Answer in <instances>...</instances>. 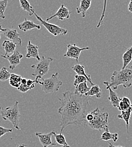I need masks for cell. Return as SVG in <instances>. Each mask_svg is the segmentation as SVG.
<instances>
[{
  "instance_id": "1",
  "label": "cell",
  "mask_w": 132,
  "mask_h": 147,
  "mask_svg": "<svg viewBox=\"0 0 132 147\" xmlns=\"http://www.w3.org/2000/svg\"><path fill=\"white\" fill-rule=\"evenodd\" d=\"M63 98H59L60 107L58 113L61 115L60 133L70 125L80 126L85 121L89 101L92 97L76 94L70 90L63 93Z\"/></svg>"
},
{
  "instance_id": "2",
  "label": "cell",
  "mask_w": 132,
  "mask_h": 147,
  "mask_svg": "<svg viewBox=\"0 0 132 147\" xmlns=\"http://www.w3.org/2000/svg\"><path fill=\"white\" fill-rule=\"evenodd\" d=\"M113 90H116L122 85L125 88H129L132 85V70L129 67L115 71L111 78V82H105Z\"/></svg>"
},
{
  "instance_id": "3",
  "label": "cell",
  "mask_w": 132,
  "mask_h": 147,
  "mask_svg": "<svg viewBox=\"0 0 132 147\" xmlns=\"http://www.w3.org/2000/svg\"><path fill=\"white\" fill-rule=\"evenodd\" d=\"M93 115V118L92 121L86 122V124L92 129H96L102 132V130L105 131H109L108 126L109 113H102L99 108H96L95 110L91 111Z\"/></svg>"
},
{
  "instance_id": "4",
  "label": "cell",
  "mask_w": 132,
  "mask_h": 147,
  "mask_svg": "<svg viewBox=\"0 0 132 147\" xmlns=\"http://www.w3.org/2000/svg\"><path fill=\"white\" fill-rule=\"evenodd\" d=\"M19 102L17 101L14 105L11 107H0V115L3 121H10L14 127L20 129L19 127V119L21 117L19 110Z\"/></svg>"
},
{
  "instance_id": "5",
  "label": "cell",
  "mask_w": 132,
  "mask_h": 147,
  "mask_svg": "<svg viewBox=\"0 0 132 147\" xmlns=\"http://www.w3.org/2000/svg\"><path fill=\"white\" fill-rule=\"evenodd\" d=\"M58 73L53 74L50 78H41L38 82V84L41 87V90L45 93H53L59 91L63 85V82L58 78Z\"/></svg>"
},
{
  "instance_id": "6",
  "label": "cell",
  "mask_w": 132,
  "mask_h": 147,
  "mask_svg": "<svg viewBox=\"0 0 132 147\" xmlns=\"http://www.w3.org/2000/svg\"><path fill=\"white\" fill-rule=\"evenodd\" d=\"M53 60L54 59L51 57L45 58L44 56H42V59H41L38 63L31 66V68L34 70V73L32 75L36 78L35 80L38 82L45 75L49 72L50 64Z\"/></svg>"
},
{
  "instance_id": "7",
  "label": "cell",
  "mask_w": 132,
  "mask_h": 147,
  "mask_svg": "<svg viewBox=\"0 0 132 147\" xmlns=\"http://www.w3.org/2000/svg\"><path fill=\"white\" fill-rule=\"evenodd\" d=\"M34 15H35V16L36 17V18H37L38 20L40 22L42 26H43L53 35H54L55 36H57L60 35H66L67 34V31L66 29L63 28L56 24L50 23L46 22V20H43L35 13V10L34 11Z\"/></svg>"
},
{
  "instance_id": "8",
  "label": "cell",
  "mask_w": 132,
  "mask_h": 147,
  "mask_svg": "<svg viewBox=\"0 0 132 147\" xmlns=\"http://www.w3.org/2000/svg\"><path fill=\"white\" fill-rule=\"evenodd\" d=\"M67 51L66 53L64 55V57L75 59L77 63L78 62V58L81 52L84 51H87L90 49V48L89 47L80 48L76 46V44H74V45L68 44L67 45Z\"/></svg>"
},
{
  "instance_id": "9",
  "label": "cell",
  "mask_w": 132,
  "mask_h": 147,
  "mask_svg": "<svg viewBox=\"0 0 132 147\" xmlns=\"http://www.w3.org/2000/svg\"><path fill=\"white\" fill-rule=\"evenodd\" d=\"M1 57L9 61L10 63V66L9 68L11 70H14L16 68V67L20 64V60L23 58V55L21 53H20V52L18 51H15L11 55L7 56L1 55Z\"/></svg>"
},
{
  "instance_id": "10",
  "label": "cell",
  "mask_w": 132,
  "mask_h": 147,
  "mask_svg": "<svg viewBox=\"0 0 132 147\" xmlns=\"http://www.w3.org/2000/svg\"><path fill=\"white\" fill-rule=\"evenodd\" d=\"M35 135L38 137L40 142L41 144L43 147H48L49 146H56V142H53L52 137L53 135V132L48 134H42L41 132H36Z\"/></svg>"
},
{
  "instance_id": "11",
  "label": "cell",
  "mask_w": 132,
  "mask_h": 147,
  "mask_svg": "<svg viewBox=\"0 0 132 147\" xmlns=\"http://www.w3.org/2000/svg\"><path fill=\"white\" fill-rule=\"evenodd\" d=\"M3 34L4 36L9 38L11 41L15 43L17 45H21V40L17 30L15 28H3Z\"/></svg>"
},
{
  "instance_id": "12",
  "label": "cell",
  "mask_w": 132,
  "mask_h": 147,
  "mask_svg": "<svg viewBox=\"0 0 132 147\" xmlns=\"http://www.w3.org/2000/svg\"><path fill=\"white\" fill-rule=\"evenodd\" d=\"M71 14V11H70L66 7H65V6L63 4H62L59 9L58 10L57 13L55 14L46 19V21L48 22L49 20H50L51 19L55 17H57L59 20H63L65 19H68L70 18Z\"/></svg>"
},
{
  "instance_id": "13",
  "label": "cell",
  "mask_w": 132,
  "mask_h": 147,
  "mask_svg": "<svg viewBox=\"0 0 132 147\" xmlns=\"http://www.w3.org/2000/svg\"><path fill=\"white\" fill-rule=\"evenodd\" d=\"M27 53L25 57L27 58H36L38 61L41 60L40 57L38 53V47L37 45L33 44L31 41H29L26 47Z\"/></svg>"
},
{
  "instance_id": "14",
  "label": "cell",
  "mask_w": 132,
  "mask_h": 147,
  "mask_svg": "<svg viewBox=\"0 0 132 147\" xmlns=\"http://www.w3.org/2000/svg\"><path fill=\"white\" fill-rule=\"evenodd\" d=\"M18 27L19 30L24 31L27 32L28 31L32 30L33 29H41V26L39 24H37L35 23L33 21L28 20L27 19H24V20L18 24Z\"/></svg>"
},
{
  "instance_id": "15",
  "label": "cell",
  "mask_w": 132,
  "mask_h": 147,
  "mask_svg": "<svg viewBox=\"0 0 132 147\" xmlns=\"http://www.w3.org/2000/svg\"><path fill=\"white\" fill-rule=\"evenodd\" d=\"M103 84L106 86V89L109 91V100L110 101L113 107L117 108V109H119L120 98L119 97L118 94L115 91H114L111 87H110L105 82H103Z\"/></svg>"
},
{
  "instance_id": "16",
  "label": "cell",
  "mask_w": 132,
  "mask_h": 147,
  "mask_svg": "<svg viewBox=\"0 0 132 147\" xmlns=\"http://www.w3.org/2000/svg\"><path fill=\"white\" fill-rule=\"evenodd\" d=\"M92 0H81L78 7H76L77 14H82V17L85 18L86 13L90 7Z\"/></svg>"
},
{
  "instance_id": "17",
  "label": "cell",
  "mask_w": 132,
  "mask_h": 147,
  "mask_svg": "<svg viewBox=\"0 0 132 147\" xmlns=\"http://www.w3.org/2000/svg\"><path fill=\"white\" fill-rule=\"evenodd\" d=\"M72 69L74 70V71H75L76 73L77 74V75H82V76H85L86 78V79H87V81L90 83V84H91L92 86L94 85V83L92 81L91 77H90V75L87 74L85 73V67L83 65L77 63L75 65H74L73 67H72Z\"/></svg>"
},
{
  "instance_id": "18",
  "label": "cell",
  "mask_w": 132,
  "mask_h": 147,
  "mask_svg": "<svg viewBox=\"0 0 132 147\" xmlns=\"http://www.w3.org/2000/svg\"><path fill=\"white\" fill-rule=\"evenodd\" d=\"M16 47L17 45L13 42L9 40H5L2 44V47L5 52L4 55L7 56L12 55L15 51Z\"/></svg>"
},
{
  "instance_id": "19",
  "label": "cell",
  "mask_w": 132,
  "mask_h": 147,
  "mask_svg": "<svg viewBox=\"0 0 132 147\" xmlns=\"http://www.w3.org/2000/svg\"><path fill=\"white\" fill-rule=\"evenodd\" d=\"M132 113V107L126 110L121 111V114L118 115L117 117L119 119H123L126 123V126L128 133L129 132V120L131 118V114Z\"/></svg>"
},
{
  "instance_id": "20",
  "label": "cell",
  "mask_w": 132,
  "mask_h": 147,
  "mask_svg": "<svg viewBox=\"0 0 132 147\" xmlns=\"http://www.w3.org/2000/svg\"><path fill=\"white\" fill-rule=\"evenodd\" d=\"M123 67L122 69H124L128 67L132 60V46L128 49L123 55Z\"/></svg>"
},
{
  "instance_id": "21",
  "label": "cell",
  "mask_w": 132,
  "mask_h": 147,
  "mask_svg": "<svg viewBox=\"0 0 132 147\" xmlns=\"http://www.w3.org/2000/svg\"><path fill=\"white\" fill-rule=\"evenodd\" d=\"M85 96L88 97L95 96L97 98H100L102 96V90L98 85H94L90 88L89 91L85 94Z\"/></svg>"
},
{
  "instance_id": "22",
  "label": "cell",
  "mask_w": 132,
  "mask_h": 147,
  "mask_svg": "<svg viewBox=\"0 0 132 147\" xmlns=\"http://www.w3.org/2000/svg\"><path fill=\"white\" fill-rule=\"evenodd\" d=\"M19 3L21 9L23 11L27 12L29 16L34 15V9L30 5L28 0H19Z\"/></svg>"
},
{
  "instance_id": "23",
  "label": "cell",
  "mask_w": 132,
  "mask_h": 147,
  "mask_svg": "<svg viewBox=\"0 0 132 147\" xmlns=\"http://www.w3.org/2000/svg\"><path fill=\"white\" fill-rule=\"evenodd\" d=\"M21 76L16 74H11L9 78V84L13 87L18 88L21 84Z\"/></svg>"
},
{
  "instance_id": "24",
  "label": "cell",
  "mask_w": 132,
  "mask_h": 147,
  "mask_svg": "<svg viewBox=\"0 0 132 147\" xmlns=\"http://www.w3.org/2000/svg\"><path fill=\"white\" fill-rule=\"evenodd\" d=\"M132 107V104L129 98L125 96L123 98H120V101L119 102V107L118 109L119 111L127 110Z\"/></svg>"
},
{
  "instance_id": "25",
  "label": "cell",
  "mask_w": 132,
  "mask_h": 147,
  "mask_svg": "<svg viewBox=\"0 0 132 147\" xmlns=\"http://www.w3.org/2000/svg\"><path fill=\"white\" fill-rule=\"evenodd\" d=\"M118 134L117 133H111L109 131H105L101 136V140L109 141L113 140L114 142H116L118 140Z\"/></svg>"
},
{
  "instance_id": "26",
  "label": "cell",
  "mask_w": 132,
  "mask_h": 147,
  "mask_svg": "<svg viewBox=\"0 0 132 147\" xmlns=\"http://www.w3.org/2000/svg\"><path fill=\"white\" fill-rule=\"evenodd\" d=\"M90 88L87 85V81H85L79 84L76 87L74 93L80 95H85V94L88 92Z\"/></svg>"
},
{
  "instance_id": "27",
  "label": "cell",
  "mask_w": 132,
  "mask_h": 147,
  "mask_svg": "<svg viewBox=\"0 0 132 147\" xmlns=\"http://www.w3.org/2000/svg\"><path fill=\"white\" fill-rule=\"evenodd\" d=\"M53 132V134L55 137V140L56 141L57 144L62 146V147H70V146H69L66 140L65 136L61 133L58 134L56 133L54 131Z\"/></svg>"
},
{
  "instance_id": "28",
  "label": "cell",
  "mask_w": 132,
  "mask_h": 147,
  "mask_svg": "<svg viewBox=\"0 0 132 147\" xmlns=\"http://www.w3.org/2000/svg\"><path fill=\"white\" fill-rule=\"evenodd\" d=\"M11 73L9 72L6 67H3L0 69V81L5 82L9 79Z\"/></svg>"
},
{
  "instance_id": "29",
  "label": "cell",
  "mask_w": 132,
  "mask_h": 147,
  "mask_svg": "<svg viewBox=\"0 0 132 147\" xmlns=\"http://www.w3.org/2000/svg\"><path fill=\"white\" fill-rule=\"evenodd\" d=\"M9 1L10 0H0V18L3 19L6 18L4 13L7 8Z\"/></svg>"
},
{
  "instance_id": "30",
  "label": "cell",
  "mask_w": 132,
  "mask_h": 147,
  "mask_svg": "<svg viewBox=\"0 0 132 147\" xmlns=\"http://www.w3.org/2000/svg\"><path fill=\"white\" fill-rule=\"evenodd\" d=\"M107 0H103V11L102 13V15L101 17V19L96 26L97 28H99L101 27V25H102L103 23V19L105 17V13H106V6H107Z\"/></svg>"
},
{
  "instance_id": "31",
  "label": "cell",
  "mask_w": 132,
  "mask_h": 147,
  "mask_svg": "<svg viewBox=\"0 0 132 147\" xmlns=\"http://www.w3.org/2000/svg\"><path fill=\"white\" fill-rule=\"evenodd\" d=\"M85 81H87V79L85 76L82 75H76L75 76V81L74 83V85L76 87L79 84L82 82H84Z\"/></svg>"
},
{
  "instance_id": "32",
  "label": "cell",
  "mask_w": 132,
  "mask_h": 147,
  "mask_svg": "<svg viewBox=\"0 0 132 147\" xmlns=\"http://www.w3.org/2000/svg\"><path fill=\"white\" fill-rule=\"evenodd\" d=\"M32 89V88L31 87H28L27 84H21L19 87L17 88L18 91H19V92H22V93H25V92H28V91H29Z\"/></svg>"
},
{
  "instance_id": "33",
  "label": "cell",
  "mask_w": 132,
  "mask_h": 147,
  "mask_svg": "<svg viewBox=\"0 0 132 147\" xmlns=\"http://www.w3.org/2000/svg\"><path fill=\"white\" fill-rule=\"evenodd\" d=\"M13 130L12 129H6L3 127L0 126V138L4 135H6L8 133H11L13 132Z\"/></svg>"
},
{
  "instance_id": "34",
  "label": "cell",
  "mask_w": 132,
  "mask_h": 147,
  "mask_svg": "<svg viewBox=\"0 0 132 147\" xmlns=\"http://www.w3.org/2000/svg\"><path fill=\"white\" fill-rule=\"evenodd\" d=\"M128 9L129 12H131V13H132V0L130 1V2H129V5H128Z\"/></svg>"
},
{
  "instance_id": "35",
  "label": "cell",
  "mask_w": 132,
  "mask_h": 147,
  "mask_svg": "<svg viewBox=\"0 0 132 147\" xmlns=\"http://www.w3.org/2000/svg\"><path fill=\"white\" fill-rule=\"evenodd\" d=\"M27 82V79L25 78H21V84H26Z\"/></svg>"
},
{
  "instance_id": "36",
  "label": "cell",
  "mask_w": 132,
  "mask_h": 147,
  "mask_svg": "<svg viewBox=\"0 0 132 147\" xmlns=\"http://www.w3.org/2000/svg\"><path fill=\"white\" fill-rule=\"evenodd\" d=\"M3 28L2 27V25H0V39L1 38L2 34H3Z\"/></svg>"
},
{
  "instance_id": "37",
  "label": "cell",
  "mask_w": 132,
  "mask_h": 147,
  "mask_svg": "<svg viewBox=\"0 0 132 147\" xmlns=\"http://www.w3.org/2000/svg\"><path fill=\"white\" fill-rule=\"evenodd\" d=\"M109 147H125L124 146H114L112 143H109Z\"/></svg>"
},
{
  "instance_id": "38",
  "label": "cell",
  "mask_w": 132,
  "mask_h": 147,
  "mask_svg": "<svg viewBox=\"0 0 132 147\" xmlns=\"http://www.w3.org/2000/svg\"><path fill=\"white\" fill-rule=\"evenodd\" d=\"M17 147H27V146L26 145H25V144H19Z\"/></svg>"
},
{
  "instance_id": "39",
  "label": "cell",
  "mask_w": 132,
  "mask_h": 147,
  "mask_svg": "<svg viewBox=\"0 0 132 147\" xmlns=\"http://www.w3.org/2000/svg\"><path fill=\"white\" fill-rule=\"evenodd\" d=\"M129 68H130V69H132V66H131V67H129Z\"/></svg>"
}]
</instances>
